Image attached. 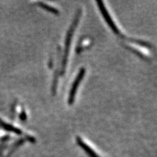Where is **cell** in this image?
Returning <instances> with one entry per match:
<instances>
[{"label":"cell","instance_id":"cell-1","mask_svg":"<svg viewBox=\"0 0 157 157\" xmlns=\"http://www.w3.org/2000/svg\"><path fill=\"white\" fill-rule=\"evenodd\" d=\"M81 15V10H78L77 11V13L76 14V16L75 17L74 21H73L72 25L70 29V30L68 31L66 39V42H65V49H64V54H63V56L62 58V70H61V73L62 74H63V73L66 70V67L67 64V57L69 55V51H70V45H71V39H72V36L73 34L74 33L75 29L77 25V24L79 21V19Z\"/></svg>","mask_w":157,"mask_h":157},{"label":"cell","instance_id":"cell-2","mask_svg":"<svg viewBox=\"0 0 157 157\" xmlns=\"http://www.w3.org/2000/svg\"><path fill=\"white\" fill-rule=\"evenodd\" d=\"M85 71L86 70L85 68L83 67L81 68L79 72H78V75H77L74 82L73 83L71 88V90L70 92V96H69V98H68V103L70 105H71L75 101V98L77 88L78 86H79L83 77H84L85 75Z\"/></svg>","mask_w":157,"mask_h":157},{"label":"cell","instance_id":"cell-3","mask_svg":"<svg viewBox=\"0 0 157 157\" xmlns=\"http://www.w3.org/2000/svg\"><path fill=\"white\" fill-rule=\"evenodd\" d=\"M96 3L98 5V8H99L100 11L102 14V16L104 17L107 24L111 28L113 32L116 34H120L119 29H118L117 26H116V24H115L113 21V19L111 17V16L109 15V13H108L106 7L104 6V3H103V2L98 1V2H96Z\"/></svg>","mask_w":157,"mask_h":157},{"label":"cell","instance_id":"cell-4","mask_svg":"<svg viewBox=\"0 0 157 157\" xmlns=\"http://www.w3.org/2000/svg\"><path fill=\"white\" fill-rule=\"evenodd\" d=\"M76 141H77V144L80 146L81 148L82 149L84 150L85 151V153L89 156L90 157H100L98 156L95 152L93 151L90 147L88 146L86 143H85L84 141H83L81 137H77L76 138Z\"/></svg>","mask_w":157,"mask_h":157},{"label":"cell","instance_id":"cell-5","mask_svg":"<svg viewBox=\"0 0 157 157\" xmlns=\"http://www.w3.org/2000/svg\"><path fill=\"white\" fill-rule=\"evenodd\" d=\"M39 6H40L41 8L47 10V11L51 12L53 14H58L59 13L58 10H57L56 8L53 7L51 6H49V5L46 4V3H43V2H39Z\"/></svg>","mask_w":157,"mask_h":157}]
</instances>
